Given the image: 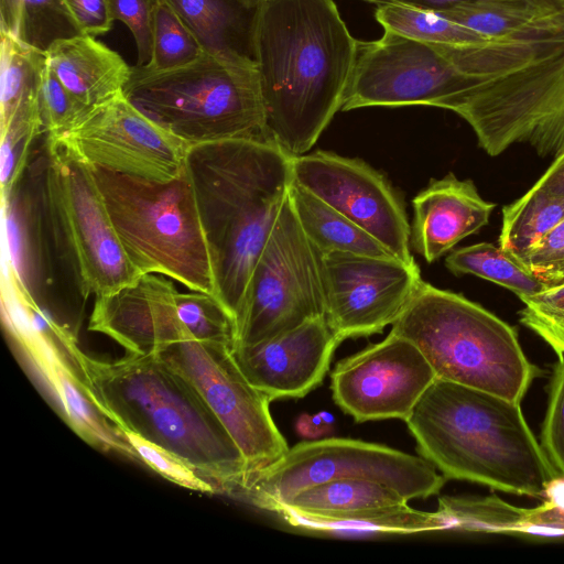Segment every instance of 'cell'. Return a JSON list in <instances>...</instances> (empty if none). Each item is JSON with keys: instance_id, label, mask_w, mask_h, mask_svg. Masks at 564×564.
<instances>
[{"instance_id": "21", "label": "cell", "mask_w": 564, "mask_h": 564, "mask_svg": "<svg viewBox=\"0 0 564 564\" xmlns=\"http://www.w3.org/2000/svg\"><path fill=\"white\" fill-rule=\"evenodd\" d=\"M412 204L411 245L429 263L478 232L496 207L480 196L473 181L453 173L431 180Z\"/></svg>"}, {"instance_id": "19", "label": "cell", "mask_w": 564, "mask_h": 564, "mask_svg": "<svg viewBox=\"0 0 564 564\" xmlns=\"http://www.w3.org/2000/svg\"><path fill=\"white\" fill-rule=\"evenodd\" d=\"M177 290L166 276L142 274L134 283L95 299L88 329L104 334L127 352L152 355L193 338L176 310Z\"/></svg>"}, {"instance_id": "8", "label": "cell", "mask_w": 564, "mask_h": 564, "mask_svg": "<svg viewBox=\"0 0 564 564\" xmlns=\"http://www.w3.org/2000/svg\"><path fill=\"white\" fill-rule=\"evenodd\" d=\"M42 185L56 259L84 300L111 294L142 274L112 226L93 166L61 135H47Z\"/></svg>"}, {"instance_id": "20", "label": "cell", "mask_w": 564, "mask_h": 564, "mask_svg": "<svg viewBox=\"0 0 564 564\" xmlns=\"http://www.w3.org/2000/svg\"><path fill=\"white\" fill-rule=\"evenodd\" d=\"M2 199V260L11 268L20 289L40 305L53 283L52 258L56 259L45 209L42 162L25 171Z\"/></svg>"}, {"instance_id": "34", "label": "cell", "mask_w": 564, "mask_h": 564, "mask_svg": "<svg viewBox=\"0 0 564 564\" xmlns=\"http://www.w3.org/2000/svg\"><path fill=\"white\" fill-rule=\"evenodd\" d=\"M449 530L482 532H527L525 508L511 506L497 497H448L438 499L436 510Z\"/></svg>"}, {"instance_id": "32", "label": "cell", "mask_w": 564, "mask_h": 564, "mask_svg": "<svg viewBox=\"0 0 564 564\" xmlns=\"http://www.w3.org/2000/svg\"><path fill=\"white\" fill-rule=\"evenodd\" d=\"M375 17L384 31L431 45L468 46L489 41L432 9L388 3L377 6Z\"/></svg>"}, {"instance_id": "50", "label": "cell", "mask_w": 564, "mask_h": 564, "mask_svg": "<svg viewBox=\"0 0 564 564\" xmlns=\"http://www.w3.org/2000/svg\"><path fill=\"white\" fill-rule=\"evenodd\" d=\"M322 419L324 420V422L328 423V424H334V416L333 414L328 413V412H319Z\"/></svg>"}, {"instance_id": "18", "label": "cell", "mask_w": 564, "mask_h": 564, "mask_svg": "<svg viewBox=\"0 0 564 564\" xmlns=\"http://www.w3.org/2000/svg\"><path fill=\"white\" fill-rule=\"evenodd\" d=\"M339 344L325 317H317L269 340L235 346L231 352L247 380L272 401L303 398L315 389Z\"/></svg>"}, {"instance_id": "23", "label": "cell", "mask_w": 564, "mask_h": 564, "mask_svg": "<svg viewBox=\"0 0 564 564\" xmlns=\"http://www.w3.org/2000/svg\"><path fill=\"white\" fill-rule=\"evenodd\" d=\"M196 37L204 53L251 57L256 8L246 0H164Z\"/></svg>"}, {"instance_id": "12", "label": "cell", "mask_w": 564, "mask_h": 564, "mask_svg": "<svg viewBox=\"0 0 564 564\" xmlns=\"http://www.w3.org/2000/svg\"><path fill=\"white\" fill-rule=\"evenodd\" d=\"M155 355L198 391L240 448L249 471L288 452V443L270 413L271 400L247 380L230 347L187 338Z\"/></svg>"}, {"instance_id": "29", "label": "cell", "mask_w": 564, "mask_h": 564, "mask_svg": "<svg viewBox=\"0 0 564 564\" xmlns=\"http://www.w3.org/2000/svg\"><path fill=\"white\" fill-rule=\"evenodd\" d=\"M0 26L42 52L58 40L82 34L62 0H0Z\"/></svg>"}, {"instance_id": "25", "label": "cell", "mask_w": 564, "mask_h": 564, "mask_svg": "<svg viewBox=\"0 0 564 564\" xmlns=\"http://www.w3.org/2000/svg\"><path fill=\"white\" fill-rule=\"evenodd\" d=\"M37 369L61 402L68 424L84 441L140 460L124 433L98 406L78 376L56 360Z\"/></svg>"}, {"instance_id": "41", "label": "cell", "mask_w": 564, "mask_h": 564, "mask_svg": "<svg viewBox=\"0 0 564 564\" xmlns=\"http://www.w3.org/2000/svg\"><path fill=\"white\" fill-rule=\"evenodd\" d=\"M155 3L156 0H108L112 20L124 23L134 37L139 66L151 59Z\"/></svg>"}, {"instance_id": "51", "label": "cell", "mask_w": 564, "mask_h": 564, "mask_svg": "<svg viewBox=\"0 0 564 564\" xmlns=\"http://www.w3.org/2000/svg\"><path fill=\"white\" fill-rule=\"evenodd\" d=\"M251 7L257 8L263 0H246Z\"/></svg>"}, {"instance_id": "5", "label": "cell", "mask_w": 564, "mask_h": 564, "mask_svg": "<svg viewBox=\"0 0 564 564\" xmlns=\"http://www.w3.org/2000/svg\"><path fill=\"white\" fill-rule=\"evenodd\" d=\"M392 333L411 340L436 377L521 403L540 370L514 327L462 294L422 280Z\"/></svg>"}, {"instance_id": "17", "label": "cell", "mask_w": 564, "mask_h": 564, "mask_svg": "<svg viewBox=\"0 0 564 564\" xmlns=\"http://www.w3.org/2000/svg\"><path fill=\"white\" fill-rule=\"evenodd\" d=\"M293 181L366 230L395 258L415 263L411 227L382 174L359 159L317 150L292 158Z\"/></svg>"}, {"instance_id": "46", "label": "cell", "mask_w": 564, "mask_h": 564, "mask_svg": "<svg viewBox=\"0 0 564 564\" xmlns=\"http://www.w3.org/2000/svg\"><path fill=\"white\" fill-rule=\"evenodd\" d=\"M333 424L324 422L321 414L303 413L295 423L296 433L303 438L317 440L333 432Z\"/></svg>"}, {"instance_id": "49", "label": "cell", "mask_w": 564, "mask_h": 564, "mask_svg": "<svg viewBox=\"0 0 564 564\" xmlns=\"http://www.w3.org/2000/svg\"><path fill=\"white\" fill-rule=\"evenodd\" d=\"M543 496L547 502L564 508V476L553 478L546 485Z\"/></svg>"}, {"instance_id": "1", "label": "cell", "mask_w": 564, "mask_h": 564, "mask_svg": "<svg viewBox=\"0 0 564 564\" xmlns=\"http://www.w3.org/2000/svg\"><path fill=\"white\" fill-rule=\"evenodd\" d=\"M359 41L334 0H263L251 29L267 140L291 156L307 153L338 110Z\"/></svg>"}, {"instance_id": "13", "label": "cell", "mask_w": 564, "mask_h": 564, "mask_svg": "<svg viewBox=\"0 0 564 564\" xmlns=\"http://www.w3.org/2000/svg\"><path fill=\"white\" fill-rule=\"evenodd\" d=\"M473 79L458 70L436 45L384 31L376 41H359L341 110L435 107Z\"/></svg>"}, {"instance_id": "45", "label": "cell", "mask_w": 564, "mask_h": 564, "mask_svg": "<svg viewBox=\"0 0 564 564\" xmlns=\"http://www.w3.org/2000/svg\"><path fill=\"white\" fill-rule=\"evenodd\" d=\"M532 186L552 195L564 197V153L554 159Z\"/></svg>"}, {"instance_id": "3", "label": "cell", "mask_w": 564, "mask_h": 564, "mask_svg": "<svg viewBox=\"0 0 564 564\" xmlns=\"http://www.w3.org/2000/svg\"><path fill=\"white\" fill-rule=\"evenodd\" d=\"M76 360L88 393L117 426L171 451L217 492H235L249 473L243 454L198 391L158 355L107 361L79 350Z\"/></svg>"}, {"instance_id": "48", "label": "cell", "mask_w": 564, "mask_h": 564, "mask_svg": "<svg viewBox=\"0 0 564 564\" xmlns=\"http://www.w3.org/2000/svg\"><path fill=\"white\" fill-rule=\"evenodd\" d=\"M545 285L564 282V261L532 270Z\"/></svg>"}, {"instance_id": "40", "label": "cell", "mask_w": 564, "mask_h": 564, "mask_svg": "<svg viewBox=\"0 0 564 564\" xmlns=\"http://www.w3.org/2000/svg\"><path fill=\"white\" fill-rule=\"evenodd\" d=\"M541 445L553 466L564 476V357L558 358L553 371Z\"/></svg>"}, {"instance_id": "10", "label": "cell", "mask_w": 564, "mask_h": 564, "mask_svg": "<svg viewBox=\"0 0 564 564\" xmlns=\"http://www.w3.org/2000/svg\"><path fill=\"white\" fill-rule=\"evenodd\" d=\"M343 478L387 485L408 500L440 492L446 478L425 458L352 438L304 441L278 460L249 471L232 495L274 513L296 492Z\"/></svg>"}, {"instance_id": "24", "label": "cell", "mask_w": 564, "mask_h": 564, "mask_svg": "<svg viewBox=\"0 0 564 564\" xmlns=\"http://www.w3.org/2000/svg\"><path fill=\"white\" fill-rule=\"evenodd\" d=\"M395 489L367 479L343 478L305 488L288 498L274 511L286 523H301L352 513L367 508L408 502Z\"/></svg>"}, {"instance_id": "16", "label": "cell", "mask_w": 564, "mask_h": 564, "mask_svg": "<svg viewBox=\"0 0 564 564\" xmlns=\"http://www.w3.org/2000/svg\"><path fill=\"white\" fill-rule=\"evenodd\" d=\"M436 373L423 352L392 332L341 359L330 375L334 402L356 422H405Z\"/></svg>"}, {"instance_id": "2", "label": "cell", "mask_w": 564, "mask_h": 564, "mask_svg": "<svg viewBox=\"0 0 564 564\" xmlns=\"http://www.w3.org/2000/svg\"><path fill=\"white\" fill-rule=\"evenodd\" d=\"M292 158L269 140L193 145L186 169L209 250L215 296L240 318L256 263L293 182Z\"/></svg>"}, {"instance_id": "11", "label": "cell", "mask_w": 564, "mask_h": 564, "mask_svg": "<svg viewBox=\"0 0 564 564\" xmlns=\"http://www.w3.org/2000/svg\"><path fill=\"white\" fill-rule=\"evenodd\" d=\"M325 317L319 253L288 197L256 263L235 346L256 345Z\"/></svg>"}, {"instance_id": "7", "label": "cell", "mask_w": 564, "mask_h": 564, "mask_svg": "<svg viewBox=\"0 0 564 564\" xmlns=\"http://www.w3.org/2000/svg\"><path fill=\"white\" fill-rule=\"evenodd\" d=\"M93 169L117 237L135 269L215 295L209 250L187 169L166 183Z\"/></svg>"}, {"instance_id": "38", "label": "cell", "mask_w": 564, "mask_h": 564, "mask_svg": "<svg viewBox=\"0 0 564 564\" xmlns=\"http://www.w3.org/2000/svg\"><path fill=\"white\" fill-rule=\"evenodd\" d=\"M40 112L47 135H59L90 109L80 102L45 64L40 85Z\"/></svg>"}, {"instance_id": "43", "label": "cell", "mask_w": 564, "mask_h": 564, "mask_svg": "<svg viewBox=\"0 0 564 564\" xmlns=\"http://www.w3.org/2000/svg\"><path fill=\"white\" fill-rule=\"evenodd\" d=\"M521 261L531 270L564 261V220L535 241Z\"/></svg>"}, {"instance_id": "35", "label": "cell", "mask_w": 564, "mask_h": 564, "mask_svg": "<svg viewBox=\"0 0 564 564\" xmlns=\"http://www.w3.org/2000/svg\"><path fill=\"white\" fill-rule=\"evenodd\" d=\"M204 53L191 30L164 0H156L153 15L152 55L145 66L165 72L185 66Z\"/></svg>"}, {"instance_id": "4", "label": "cell", "mask_w": 564, "mask_h": 564, "mask_svg": "<svg viewBox=\"0 0 564 564\" xmlns=\"http://www.w3.org/2000/svg\"><path fill=\"white\" fill-rule=\"evenodd\" d=\"M405 423L420 455L446 479L542 497L561 476L519 402L436 378Z\"/></svg>"}, {"instance_id": "9", "label": "cell", "mask_w": 564, "mask_h": 564, "mask_svg": "<svg viewBox=\"0 0 564 564\" xmlns=\"http://www.w3.org/2000/svg\"><path fill=\"white\" fill-rule=\"evenodd\" d=\"M435 107L463 118L490 156L527 142L555 159L564 153V43L513 69L474 77Z\"/></svg>"}, {"instance_id": "36", "label": "cell", "mask_w": 564, "mask_h": 564, "mask_svg": "<svg viewBox=\"0 0 564 564\" xmlns=\"http://www.w3.org/2000/svg\"><path fill=\"white\" fill-rule=\"evenodd\" d=\"M176 310L178 318L193 338L232 348L236 323L215 295L198 291L177 292Z\"/></svg>"}, {"instance_id": "14", "label": "cell", "mask_w": 564, "mask_h": 564, "mask_svg": "<svg viewBox=\"0 0 564 564\" xmlns=\"http://www.w3.org/2000/svg\"><path fill=\"white\" fill-rule=\"evenodd\" d=\"M59 135L91 166L162 183L182 175L193 147L147 117L123 93L91 107Z\"/></svg>"}, {"instance_id": "44", "label": "cell", "mask_w": 564, "mask_h": 564, "mask_svg": "<svg viewBox=\"0 0 564 564\" xmlns=\"http://www.w3.org/2000/svg\"><path fill=\"white\" fill-rule=\"evenodd\" d=\"M524 522L529 533L562 535L564 534V508L547 501L535 508H525Z\"/></svg>"}, {"instance_id": "30", "label": "cell", "mask_w": 564, "mask_h": 564, "mask_svg": "<svg viewBox=\"0 0 564 564\" xmlns=\"http://www.w3.org/2000/svg\"><path fill=\"white\" fill-rule=\"evenodd\" d=\"M445 265L456 275L471 274L494 282L519 299L533 295L546 286L519 258L490 242L452 251L445 259Z\"/></svg>"}, {"instance_id": "27", "label": "cell", "mask_w": 564, "mask_h": 564, "mask_svg": "<svg viewBox=\"0 0 564 564\" xmlns=\"http://www.w3.org/2000/svg\"><path fill=\"white\" fill-rule=\"evenodd\" d=\"M448 19L488 40L531 31L564 13V0H499L440 10Z\"/></svg>"}, {"instance_id": "28", "label": "cell", "mask_w": 564, "mask_h": 564, "mask_svg": "<svg viewBox=\"0 0 564 564\" xmlns=\"http://www.w3.org/2000/svg\"><path fill=\"white\" fill-rule=\"evenodd\" d=\"M1 126L11 119L41 115L40 85L45 52L0 32Z\"/></svg>"}, {"instance_id": "37", "label": "cell", "mask_w": 564, "mask_h": 564, "mask_svg": "<svg viewBox=\"0 0 564 564\" xmlns=\"http://www.w3.org/2000/svg\"><path fill=\"white\" fill-rule=\"evenodd\" d=\"M520 300V323L541 337L558 358L564 357V282L546 285Z\"/></svg>"}, {"instance_id": "26", "label": "cell", "mask_w": 564, "mask_h": 564, "mask_svg": "<svg viewBox=\"0 0 564 564\" xmlns=\"http://www.w3.org/2000/svg\"><path fill=\"white\" fill-rule=\"evenodd\" d=\"M289 199L301 228L319 254L349 252L394 257L366 230L294 181Z\"/></svg>"}, {"instance_id": "47", "label": "cell", "mask_w": 564, "mask_h": 564, "mask_svg": "<svg viewBox=\"0 0 564 564\" xmlns=\"http://www.w3.org/2000/svg\"><path fill=\"white\" fill-rule=\"evenodd\" d=\"M377 6L398 3L406 4L417 8L432 9V10H445L458 4L470 3V2H482V1H499V0H361Z\"/></svg>"}, {"instance_id": "31", "label": "cell", "mask_w": 564, "mask_h": 564, "mask_svg": "<svg viewBox=\"0 0 564 564\" xmlns=\"http://www.w3.org/2000/svg\"><path fill=\"white\" fill-rule=\"evenodd\" d=\"M499 246L521 260L543 235L564 220V197L531 186L503 206Z\"/></svg>"}, {"instance_id": "39", "label": "cell", "mask_w": 564, "mask_h": 564, "mask_svg": "<svg viewBox=\"0 0 564 564\" xmlns=\"http://www.w3.org/2000/svg\"><path fill=\"white\" fill-rule=\"evenodd\" d=\"M137 452L140 460L163 478L199 492L214 494L216 488L193 467L171 451L156 445L128 430H121Z\"/></svg>"}, {"instance_id": "22", "label": "cell", "mask_w": 564, "mask_h": 564, "mask_svg": "<svg viewBox=\"0 0 564 564\" xmlns=\"http://www.w3.org/2000/svg\"><path fill=\"white\" fill-rule=\"evenodd\" d=\"M45 58L61 83L89 108L122 94L131 74L117 52L86 34L54 42Z\"/></svg>"}, {"instance_id": "42", "label": "cell", "mask_w": 564, "mask_h": 564, "mask_svg": "<svg viewBox=\"0 0 564 564\" xmlns=\"http://www.w3.org/2000/svg\"><path fill=\"white\" fill-rule=\"evenodd\" d=\"M82 34L100 35L112 25L108 0H62Z\"/></svg>"}, {"instance_id": "15", "label": "cell", "mask_w": 564, "mask_h": 564, "mask_svg": "<svg viewBox=\"0 0 564 564\" xmlns=\"http://www.w3.org/2000/svg\"><path fill=\"white\" fill-rule=\"evenodd\" d=\"M325 319L341 343L392 325L419 289L416 263L349 252L319 254Z\"/></svg>"}, {"instance_id": "6", "label": "cell", "mask_w": 564, "mask_h": 564, "mask_svg": "<svg viewBox=\"0 0 564 564\" xmlns=\"http://www.w3.org/2000/svg\"><path fill=\"white\" fill-rule=\"evenodd\" d=\"M124 97L155 123L192 145L267 140L252 58L203 53L171 70L132 66Z\"/></svg>"}, {"instance_id": "33", "label": "cell", "mask_w": 564, "mask_h": 564, "mask_svg": "<svg viewBox=\"0 0 564 564\" xmlns=\"http://www.w3.org/2000/svg\"><path fill=\"white\" fill-rule=\"evenodd\" d=\"M297 528L324 532L354 530L409 534L449 530V523L437 511H421L404 502L394 506L367 508L333 518L308 520Z\"/></svg>"}]
</instances>
